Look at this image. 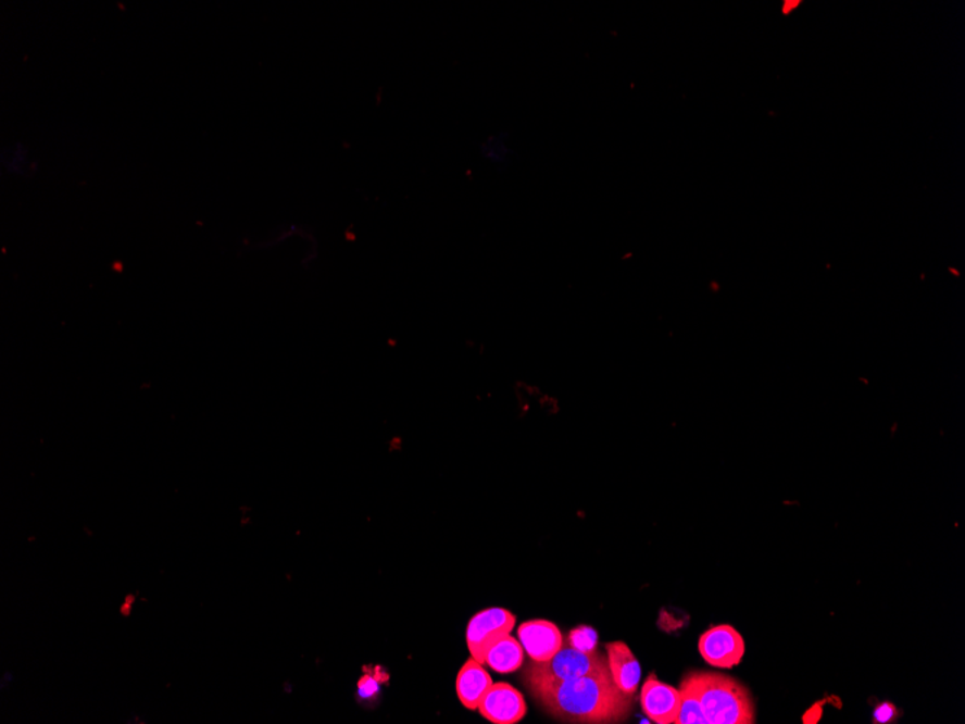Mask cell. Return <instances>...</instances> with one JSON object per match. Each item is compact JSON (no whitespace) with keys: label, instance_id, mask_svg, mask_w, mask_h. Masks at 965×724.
<instances>
[{"label":"cell","instance_id":"obj_1","mask_svg":"<svg viewBox=\"0 0 965 724\" xmlns=\"http://www.w3.org/2000/svg\"><path fill=\"white\" fill-rule=\"evenodd\" d=\"M526 687L550 716L564 723H623L629 719L635 706V697L625 695L616 686L610 669L569 682Z\"/></svg>","mask_w":965,"mask_h":724},{"label":"cell","instance_id":"obj_2","mask_svg":"<svg viewBox=\"0 0 965 724\" xmlns=\"http://www.w3.org/2000/svg\"><path fill=\"white\" fill-rule=\"evenodd\" d=\"M687 675L699 691L707 724H752L756 721L752 697L737 679L700 671Z\"/></svg>","mask_w":965,"mask_h":724},{"label":"cell","instance_id":"obj_3","mask_svg":"<svg viewBox=\"0 0 965 724\" xmlns=\"http://www.w3.org/2000/svg\"><path fill=\"white\" fill-rule=\"evenodd\" d=\"M604 669H609L607 657H604L600 649L594 652H582L564 639L563 647L550 661H532L526 666L524 682L525 686L569 682Z\"/></svg>","mask_w":965,"mask_h":724},{"label":"cell","instance_id":"obj_4","mask_svg":"<svg viewBox=\"0 0 965 724\" xmlns=\"http://www.w3.org/2000/svg\"><path fill=\"white\" fill-rule=\"evenodd\" d=\"M516 616L511 610L490 608L481 610L468 622L466 642L472 658L485 665L486 653L500 638L515 629Z\"/></svg>","mask_w":965,"mask_h":724},{"label":"cell","instance_id":"obj_5","mask_svg":"<svg viewBox=\"0 0 965 724\" xmlns=\"http://www.w3.org/2000/svg\"><path fill=\"white\" fill-rule=\"evenodd\" d=\"M699 649L703 660L714 669L730 670L743 660L745 645L735 627L718 625L701 635Z\"/></svg>","mask_w":965,"mask_h":724},{"label":"cell","instance_id":"obj_6","mask_svg":"<svg viewBox=\"0 0 965 724\" xmlns=\"http://www.w3.org/2000/svg\"><path fill=\"white\" fill-rule=\"evenodd\" d=\"M477 710L487 722L516 724L528 713V706L517 688L507 683H496L487 690Z\"/></svg>","mask_w":965,"mask_h":724},{"label":"cell","instance_id":"obj_7","mask_svg":"<svg viewBox=\"0 0 965 724\" xmlns=\"http://www.w3.org/2000/svg\"><path fill=\"white\" fill-rule=\"evenodd\" d=\"M640 704L644 714L657 724H673L677 721L681 691L660 682L655 674L649 675L640 692Z\"/></svg>","mask_w":965,"mask_h":724},{"label":"cell","instance_id":"obj_8","mask_svg":"<svg viewBox=\"0 0 965 724\" xmlns=\"http://www.w3.org/2000/svg\"><path fill=\"white\" fill-rule=\"evenodd\" d=\"M517 638L530 660L550 661L564 644L560 627L550 621H528L517 627Z\"/></svg>","mask_w":965,"mask_h":724},{"label":"cell","instance_id":"obj_9","mask_svg":"<svg viewBox=\"0 0 965 724\" xmlns=\"http://www.w3.org/2000/svg\"><path fill=\"white\" fill-rule=\"evenodd\" d=\"M605 652L613 682L625 695L635 697L642 675L638 658L623 640L605 644Z\"/></svg>","mask_w":965,"mask_h":724},{"label":"cell","instance_id":"obj_10","mask_svg":"<svg viewBox=\"0 0 965 724\" xmlns=\"http://www.w3.org/2000/svg\"><path fill=\"white\" fill-rule=\"evenodd\" d=\"M493 686V679L487 673L485 665L471 658L459 671L455 690L464 708L468 710L479 709L480 701L487 690Z\"/></svg>","mask_w":965,"mask_h":724},{"label":"cell","instance_id":"obj_11","mask_svg":"<svg viewBox=\"0 0 965 724\" xmlns=\"http://www.w3.org/2000/svg\"><path fill=\"white\" fill-rule=\"evenodd\" d=\"M525 651L522 644L511 634L500 638L486 653L485 665L499 674L516 673L524 664Z\"/></svg>","mask_w":965,"mask_h":724},{"label":"cell","instance_id":"obj_12","mask_svg":"<svg viewBox=\"0 0 965 724\" xmlns=\"http://www.w3.org/2000/svg\"><path fill=\"white\" fill-rule=\"evenodd\" d=\"M679 691H681V706H679V713L675 723L707 724L699 691H697L694 684H692L688 675L682 679L681 690Z\"/></svg>","mask_w":965,"mask_h":724},{"label":"cell","instance_id":"obj_13","mask_svg":"<svg viewBox=\"0 0 965 724\" xmlns=\"http://www.w3.org/2000/svg\"><path fill=\"white\" fill-rule=\"evenodd\" d=\"M567 642L582 652L599 651V635L591 626H577L569 632Z\"/></svg>","mask_w":965,"mask_h":724},{"label":"cell","instance_id":"obj_14","mask_svg":"<svg viewBox=\"0 0 965 724\" xmlns=\"http://www.w3.org/2000/svg\"><path fill=\"white\" fill-rule=\"evenodd\" d=\"M894 717H897V708L893 704L883 703L875 710V721L877 723H889Z\"/></svg>","mask_w":965,"mask_h":724}]
</instances>
